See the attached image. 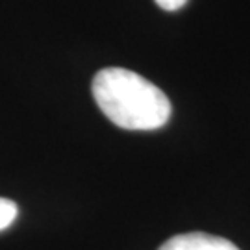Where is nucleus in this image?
Instances as JSON below:
<instances>
[{
	"mask_svg": "<svg viewBox=\"0 0 250 250\" xmlns=\"http://www.w3.org/2000/svg\"><path fill=\"white\" fill-rule=\"evenodd\" d=\"M93 97L102 113L125 130H158L170 117V100L141 74L121 67L102 69L93 78Z\"/></svg>",
	"mask_w": 250,
	"mask_h": 250,
	"instance_id": "nucleus-1",
	"label": "nucleus"
},
{
	"mask_svg": "<svg viewBox=\"0 0 250 250\" xmlns=\"http://www.w3.org/2000/svg\"><path fill=\"white\" fill-rule=\"evenodd\" d=\"M158 250H239L232 241L204 232L180 233L165 241Z\"/></svg>",
	"mask_w": 250,
	"mask_h": 250,
	"instance_id": "nucleus-2",
	"label": "nucleus"
},
{
	"mask_svg": "<svg viewBox=\"0 0 250 250\" xmlns=\"http://www.w3.org/2000/svg\"><path fill=\"white\" fill-rule=\"evenodd\" d=\"M17 213H19L17 204L13 200L0 197V232L13 224V221L17 219Z\"/></svg>",
	"mask_w": 250,
	"mask_h": 250,
	"instance_id": "nucleus-3",
	"label": "nucleus"
},
{
	"mask_svg": "<svg viewBox=\"0 0 250 250\" xmlns=\"http://www.w3.org/2000/svg\"><path fill=\"white\" fill-rule=\"evenodd\" d=\"M154 2L165 11H178L188 4V0H154Z\"/></svg>",
	"mask_w": 250,
	"mask_h": 250,
	"instance_id": "nucleus-4",
	"label": "nucleus"
}]
</instances>
